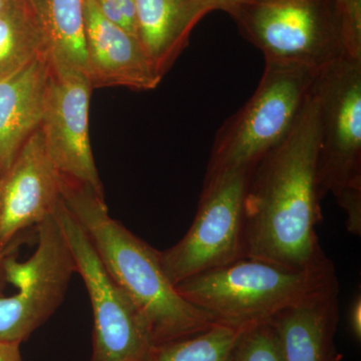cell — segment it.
Returning a JSON list of instances; mask_svg holds the SVG:
<instances>
[{
  "instance_id": "obj_1",
  "label": "cell",
  "mask_w": 361,
  "mask_h": 361,
  "mask_svg": "<svg viewBox=\"0 0 361 361\" xmlns=\"http://www.w3.org/2000/svg\"><path fill=\"white\" fill-rule=\"evenodd\" d=\"M316 82L290 133L259 161L249 178L244 202L246 257L296 269L330 261L316 233L322 199L317 175L320 128Z\"/></svg>"
},
{
  "instance_id": "obj_2",
  "label": "cell",
  "mask_w": 361,
  "mask_h": 361,
  "mask_svg": "<svg viewBox=\"0 0 361 361\" xmlns=\"http://www.w3.org/2000/svg\"><path fill=\"white\" fill-rule=\"evenodd\" d=\"M59 182L66 208L110 276L139 310L153 344L192 336L215 322L180 295L164 270L159 250L111 217L104 195L61 176Z\"/></svg>"
},
{
  "instance_id": "obj_3",
  "label": "cell",
  "mask_w": 361,
  "mask_h": 361,
  "mask_svg": "<svg viewBox=\"0 0 361 361\" xmlns=\"http://www.w3.org/2000/svg\"><path fill=\"white\" fill-rule=\"evenodd\" d=\"M337 280L334 263L296 269L243 257L176 285L188 302L215 322L238 329L269 322L275 315Z\"/></svg>"
},
{
  "instance_id": "obj_4",
  "label": "cell",
  "mask_w": 361,
  "mask_h": 361,
  "mask_svg": "<svg viewBox=\"0 0 361 361\" xmlns=\"http://www.w3.org/2000/svg\"><path fill=\"white\" fill-rule=\"evenodd\" d=\"M320 71L266 63L250 99L216 133L206 175L252 172L290 133Z\"/></svg>"
},
{
  "instance_id": "obj_5",
  "label": "cell",
  "mask_w": 361,
  "mask_h": 361,
  "mask_svg": "<svg viewBox=\"0 0 361 361\" xmlns=\"http://www.w3.org/2000/svg\"><path fill=\"white\" fill-rule=\"evenodd\" d=\"M223 11L265 63L319 71L348 56L334 0H246Z\"/></svg>"
},
{
  "instance_id": "obj_6",
  "label": "cell",
  "mask_w": 361,
  "mask_h": 361,
  "mask_svg": "<svg viewBox=\"0 0 361 361\" xmlns=\"http://www.w3.org/2000/svg\"><path fill=\"white\" fill-rule=\"evenodd\" d=\"M251 173L205 175L191 227L174 246L159 251L164 270L175 286L199 273L246 257L244 202Z\"/></svg>"
},
{
  "instance_id": "obj_7",
  "label": "cell",
  "mask_w": 361,
  "mask_h": 361,
  "mask_svg": "<svg viewBox=\"0 0 361 361\" xmlns=\"http://www.w3.org/2000/svg\"><path fill=\"white\" fill-rule=\"evenodd\" d=\"M37 228V246L30 258L18 261L11 249L0 261L6 281L16 289L0 296V341L21 343L44 324L65 298L75 260L54 212Z\"/></svg>"
},
{
  "instance_id": "obj_8",
  "label": "cell",
  "mask_w": 361,
  "mask_h": 361,
  "mask_svg": "<svg viewBox=\"0 0 361 361\" xmlns=\"http://www.w3.org/2000/svg\"><path fill=\"white\" fill-rule=\"evenodd\" d=\"M54 216L89 294L94 317L90 361H146L154 344L144 318L104 267L63 198Z\"/></svg>"
},
{
  "instance_id": "obj_9",
  "label": "cell",
  "mask_w": 361,
  "mask_h": 361,
  "mask_svg": "<svg viewBox=\"0 0 361 361\" xmlns=\"http://www.w3.org/2000/svg\"><path fill=\"white\" fill-rule=\"evenodd\" d=\"M320 144L318 186L322 198L361 189V59L342 56L319 73Z\"/></svg>"
},
{
  "instance_id": "obj_10",
  "label": "cell",
  "mask_w": 361,
  "mask_h": 361,
  "mask_svg": "<svg viewBox=\"0 0 361 361\" xmlns=\"http://www.w3.org/2000/svg\"><path fill=\"white\" fill-rule=\"evenodd\" d=\"M92 85L82 71L49 61L40 132L52 165L66 179L104 195L92 146L89 116Z\"/></svg>"
},
{
  "instance_id": "obj_11",
  "label": "cell",
  "mask_w": 361,
  "mask_h": 361,
  "mask_svg": "<svg viewBox=\"0 0 361 361\" xmlns=\"http://www.w3.org/2000/svg\"><path fill=\"white\" fill-rule=\"evenodd\" d=\"M61 200L59 175L39 129L0 178V250L51 215Z\"/></svg>"
},
{
  "instance_id": "obj_12",
  "label": "cell",
  "mask_w": 361,
  "mask_h": 361,
  "mask_svg": "<svg viewBox=\"0 0 361 361\" xmlns=\"http://www.w3.org/2000/svg\"><path fill=\"white\" fill-rule=\"evenodd\" d=\"M87 75L92 89L122 87L137 92L155 90L157 73L134 35L109 20L94 0H85Z\"/></svg>"
},
{
  "instance_id": "obj_13",
  "label": "cell",
  "mask_w": 361,
  "mask_h": 361,
  "mask_svg": "<svg viewBox=\"0 0 361 361\" xmlns=\"http://www.w3.org/2000/svg\"><path fill=\"white\" fill-rule=\"evenodd\" d=\"M337 280L281 311L270 320L284 361H339L336 334L339 320Z\"/></svg>"
},
{
  "instance_id": "obj_14",
  "label": "cell",
  "mask_w": 361,
  "mask_h": 361,
  "mask_svg": "<svg viewBox=\"0 0 361 361\" xmlns=\"http://www.w3.org/2000/svg\"><path fill=\"white\" fill-rule=\"evenodd\" d=\"M49 54L0 80V178L42 125Z\"/></svg>"
},
{
  "instance_id": "obj_15",
  "label": "cell",
  "mask_w": 361,
  "mask_h": 361,
  "mask_svg": "<svg viewBox=\"0 0 361 361\" xmlns=\"http://www.w3.org/2000/svg\"><path fill=\"white\" fill-rule=\"evenodd\" d=\"M211 8L198 0H135L137 39L161 78L189 44Z\"/></svg>"
},
{
  "instance_id": "obj_16",
  "label": "cell",
  "mask_w": 361,
  "mask_h": 361,
  "mask_svg": "<svg viewBox=\"0 0 361 361\" xmlns=\"http://www.w3.org/2000/svg\"><path fill=\"white\" fill-rule=\"evenodd\" d=\"M49 54L33 0H9L0 11V80Z\"/></svg>"
},
{
  "instance_id": "obj_17",
  "label": "cell",
  "mask_w": 361,
  "mask_h": 361,
  "mask_svg": "<svg viewBox=\"0 0 361 361\" xmlns=\"http://www.w3.org/2000/svg\"><path fill=\"white\" fill-rule=\"evenodd\" d=\"M54 65L87 75L85 0H33Z\"/></svg>"
},
{
  "instance_id": "obj_18",
  "label": "cell",
  "mask_w": 361,
  "mask_h": 361,
  "mask_svg": "<svg viewBox=\"0 0 361 361\" xmlns=\"http://www.w3.org/2000/svg\"><path fill=\"white\" fill-rule=\"evenodd\" d=\"M246 329L214 322L192 336L154 344L146 361H230Z\"/></svg>"
},
{
  "instance_id": "obj_19",
  "label": "cell",
  "mask_w": 361,
  "mask_h": 361,
  "mask_svg": "<svg viewBox=\"0 0 361 361\" xmlns=\"http://www.w3.org/2000/svg\"><path fill=\"white\" fill-rule=\"evenodd\" d=\"M230 361H284L279 339L272 325L262 323L247 329Z\"/></svg>"
},
{
  "instance_id": "obj_20",
  "label": "cell",
  "mask_w": 361,
  "mask_h": 361,
  "mask_svg": "<svg viewBox=\"0 0 361 361\" xmlns=\"http://www.w3.org/2000/svg\"><path fill=\"white\" fill-rule=\"evenodd\" d=\"M343 25L346 54L361 59V0H334Z\"/></svg>"
},
{
  "instance_id": "obj_21",
  "label": "cell",
  "mask_w": 361,
  "mask_h": 361,
  "mask_svg": "<svg viewBox=\"0 0 361 361\" xmlns=\"http://www.w3.org/2000/svg\"><path fill=\"white\" fill-rule=\"evenodd\" d=\"M102 13L115 25L137 37L135 0H94Z\"/></svg>"
},
{
  "instance_id": "obj_22",
  "label": "cell",
  "mask_w": 361,
  "mask_h": 361,
  "mask_svg": "<svg viewBox=\"0 0 361 361\" xmlns=\"http://www.w3.org/2000/svg\"><path fill=\"white\" fill-rule=\"evenodd\" d=\"M337 203L346 214L348 231L355 236L361 234V189H349L336 197Z\"/></svg>"
},
{
  "instance_id": "obj_23",
  "label": "cell",
  "mask_w": 361,
  "mask_h": 361,
  "mask_svg": "<svg viewBox=\"0 0 361 361\" xmlns=\"http://www.w3.org/2000/svg\"><path fill=\"white\" fill-rule=\"evenodd\" d=\"M348 329L356 341H361V295L356 294L349 305L348 315Z\"/></svg>"
},
{
  "instance_id": "obj_24",
  "label": "cell",
  "mask_w": 361,
  "mask_h": 361,
  "mask_svg": "<svg viewBox=\"0 0 361 361\" xmlns=\"http://www.w3.org/2000/svg\"><path fill=\"white\" fill-rule=\"evenodd\" d=\"M20 343L0 341V361H23Z\"/></svg>"
},
{
  "instance_id": "obj_25",
  "label": "cell",
  "mask_w": 361,
  "mask_h": 361,
  "mask_svg": "<svg viewBox=\"0 0 361 361\" xmlns=\"http://www.w3.org/2000/svg\"><path fill=\"white\" fill-rule=\"evenodd\" d=\"M204 6H208L211 11H224L227 7L246 1V0H198Z\"/></svg>"
},
{
  "instance_id": "obj_26",
  "label": "cell",
  "mask_w": 361,
  "mask_h": 361,
  "mask_svg": "<svg viewBox=\"0 0 361 361\" xmlns=\"http://www.w3.org/2000/svg\"><path fill=\"white\" fill-rule=\"evenodd\" d=\"M18 245V241H16L14 242V243L11 244V246L9 247H7V248L6 249V250L4 251H2L1 253H0V261H1V259L4 258V256L6 255V254L7 253V252H8L9 250H11V249H13L14 246H16Z\"/></svg>"
},
{
  "instance_id": "obj_27",
  "label": "cell",
  "mask_w": 361,
  "mask_h": 361,
  "mask_svg": "<svg viewBox=\"0 0 361 361\" xmlns=\"http://www.w3.org/2000/svg\"><path fill=\"white\" fill-rule=\"evenodd\" d=\"M9 0H0V11L6 6V4H8Z\"/></svg>"
},
{
  "instance_id": "obj_28",
  "label": "cell",
  "mask_w": 361,
  "mask_h": 361,
  "mask_svg": "<svg viewBox=\"0 0 361 361\" xmlns=\"http://www.w3.org/2000/svg\"><path fill=\"white\" fill-rule=\"evenodd\" d=\"M1 252H2V251H1V250H0V253H1Z\"/></svg>"
}]
</instances>
